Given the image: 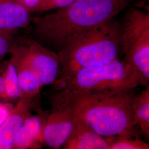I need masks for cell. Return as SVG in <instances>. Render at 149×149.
<instances>
[{
	"mask_svg": "<svg viewBox=\"0 0 149 149\" xmlns=\"http://www.w3.org/2000/svg\"><path fill=\"white\" fill-rule=\"evenodd\" d=\"M129 0H76L50 13L32 18L31 37L58 53L84 32L113 18Z\"/></svg>",
	"mask_w": 149,
	"mask_h": 149,
	"instance_id": "1",
	"label": "cell"
},
{
	"mask_svg": "<svg viewBox=\"0 0 149 149\" xmlns=\"http://www.w3.org/2000/svg\"><path fill=\"white\" fill-rule=\"evenodd\" d=\"M122 52L121 23L113 18L84 32L59 51V79L80 70L110 63Z\"/></svg>",
	"mask_w": 149,
	"mask_h": 149,
	"instance_id": "2",
	"label": "cell"
},
{
	"mask_svg": "<svg viewBox=\"0 0 149 149\" xmlns=\"http://www.w3.org/2000/svg\"><path fill=\"white\" fill-rule=\"evenodd\" d=\"M58 81L64 86L52 95V110L70 108L92 93L134 90L140 85L138 74L129 64L118 59L80 70L69 77Z\"/></svg>",
	"mask_w": 149,
	"mask_h": 149,
	"instance_id": "3",
	"label": "cell"
},
{
	"mask_svg": "<svg viewBox=\"0 0 149 149\" xmlns=\"http://www.w3.org/2000/svg\"><path fill=\"white\" fill-rule=\"evenodd\" d=\"M133 90L107 91L85 96L70 107L96 133L107 138L136 132Z\"/></svg>",
	"mask_w": 149,
	"mask_h": 149,
	"instance_id": "4",
	"label": "cell"
},
{
	"mask_svg": "<svg viewBox=\"0 0 149 149\" xmlns=\"http://www.w3.org/2000/svg\"><path fill=\"white\" fill-rule=\"evenodd\" d=\"M10 50L28 64L43 86L53 84L60 74L58 53L44 47L31 37L17 40Z\"/></svg>",
	"mask_w": 149,
	"mask_h": 149,
	"instance_id": "5",
	"label": "cell"
},
{
	"mask_svg": "<svg viewBox=\"0 0 149 149\" xmlns=\"http://www.w3.org/2000/svg\"><path fill=\"white\" fill-rule=\"evenodd\" d=\"M74 119V112L71 108L52 110L42 127L43 142L53 149L63 147L72 132Z\"/></svg>",
	"mask_w": 149,
	"mask_h": 149,
	"instance_id": "6",
	"label": "cell"
},
{
	"mask_svg": "<svg viewBox=\"0 0 149 149\" xmlns=\"http://www.w3.org/2000/svg\"><path fill=\"white\" fill-rule=\"evenodd\" d=\"M149 32V11L132 8L127 12L121 23L122 54L125 55L135 43Z\"/></svg>",
	"mask_w": 149,
	"mask_h": 149,
	"instance_id": "7",
	"label": "cell"
},
{
	"mask_svg": "<svg viewBox=\"0 0 149 149\" xmlns=\"http://www.w3.org/2000/svg\"><path fill=\"white\" fill-rule=\"evenodd\" d=\"M63 148L109 149V144L106 138L96 133L81 118L74 115L72 132L63 145Z\"/></svg>",
	"mask_w": 149,
	"mask_h": 149,
	"instance_id": "8",
	"label": "cell"
},
{
	"mask_svg": "<svg viewBox=\"0 0 149 149\" xmlns=\"http://www.w3.org/2000/svg\"><path fill=\"white\" fill-rule=\"evenodd\" d=\"M31 12L16 0H0V30L11 32L31 23Z\"/></svg>",
	"mask_w": 149,
	"mask_h": 149,
	"instance_id": "9",
	"label": "cell"
},
{
	"mask_svg": "<svg viewBox=\"0 0 149 149\" xmlns=\"http://www.w3.org/2000/svg\"><path fill=\"white\" fill-rule=\"evenodd\" d=\"M124 55L123 61L138 74L140 85H149V32L145 33Z\"/></svg>",
	"mask_w": 149,
	"mask_h": 149,
	"instance_id": "10",
	"label": "cell"
},
{
	"mask_svg": "<svg viewBox=\"0 0 149 149\" xmlns=\"http://www.w3.org/2000/svg\"><path fill=\"white\" fill-rule=\"evenodd\" d=\"M42 127L40 118L36 116L26 118L16 134L14 146L18 149L32 147L42 135Z\"/></svg>",
	"mask_w": 149,
	"mask_h": 149,
	"instance_id": "11",
	"label": "cell"
},
{
	"mask_svg": "<svg viewBox=\"0 0 149 149\" xmlns=\"http://www.w3.org/2000/svg\"><path fill=\"white\" fill-rule=\"evenodd\" d=\"M134 123L139 126L146 139L149 138V86L138 96H134L133 104Z\"/></svg>",
	"mask_w": 149,
	"mask_h": 149,
	"instance_id": "12",
	"label": "cell"
},
{
	"mask_svg": "<svg viewBox=\"0 0 149 149\" xmlns=\"http://www.w3.org/2000/svg\"><path fill=\"white\" fill-rule=\"evenodd\" d=\"M17 61L19 62L18 71V82L22 92L26 96H31L40 90L43 86L34 71L22 59L15 56Z\"/></svg>",
	"mask_w": 149,
	"mask_h": 149,
	"instance_id": "13",
	"label": "cell"
},
{
	"mask_svg": "<svg viewBox=\"0 0 149 149\" xmlns=\"http://www.w3.org/2000/svg\"><path fill=\"white\" fill-rule=\"evenodd\" d=\"M24 116L18 113L11 114L0 125V149H12L14 146L16 134L26 119Z\"/></svg>",
	"mask_w": 149,
	"mask_h": 149,
	"instance_id": "14",
	"label": "cell"
},
{
	"mask_svg": "<svg viewBox=\"0 0 149 149\" xmlns=\"http://www.w3.org/2000/svg\"><path fill=\"white\" fill-rule=\"evenodd\" d=\"M136 132L107 138L109 149H149V144L139 138Z\"/></svg>",
	"mask_w": 149,
	"mask_h": 149,
	"instance_id": "15",
	"label": "cell"
},
{
	"mask_svg": "<svg viewBox=\"0 0 149 149\" xmlns=\"http://www.w3.org/2000/svg\"><path fill=\"white\" fill-rule=\"evenodd\" d=\"M3 77L6 96L13 99L18 98L21 95V91L19 86L18 71L14 64L8 65Z\"/></svg>",
	"mask_w": 149,
	"mask_h": 149,
	"instance_id": "16",
	"label": "cell"
},
{
	"mask_svg": "<svg viewBox=\"0 0 149 149\" xmlns=\"http://www.w3.org/2000/svg\"><path fill=\"white\" fill-rule=\"evenodd\" d=\"M76 0H41L33 12L42 13L47 11L58 10L68 6Z\"/></svg>",
	"mask_w": 149,
	"mask_h": 149,
	"instance_id": "17",
	"label": "cell"
},
{
	"mask_svg": "<svg viewBox=\"0 0 149 149\" xmlns=\"http://www.w3.org/2000/svg\"><path fill=\"white\" fill-rule=\"evenodd\" d=\"M12 45L10 32L0 30V58L10 51Z\"/></svg>",
	"mask_w": 149,
	"mask_h": 149,
	"instance_id": "18",
	"label": "cell"
},
{
	"mask_svg": "<svg viewBox=\"0 0 149 149\" xmlns=\"http://www.w3.org/2000/svg\"><path fill=\"white\" fill-rule=\"evenodd\" d=\"M10 116V112L7 107L0 104V125L4 123Z\"/></svg>",
	"mask_w": 149,
	"mask_h": 149,
	"instance_id": "19",
	"label": "cell"
},
{
	"mask_svg": "<svg viewBox=\"0 0 149 149\" xmlns=\"http://www.w3.org/2000/svg\"><path fill=\"white\" fill-rule=\"evenodd\" d=\"M40 1L41 0H21L22 3L23 5L31 13Z\"/></svg>",
	"mask_w": 149,
	"mask_h": 149,
	"instance_id": "20",
	"label": "cell"
},
{
	"mask_svg": "<svg viewBox=\"0 0 149 149\" xmlns=\"http://www.w3.org/2000/svg\"><path fill=\"white\" fill-rule=\"evenodd\" d=\"M5 95H6V93L4 77L0 75V96H4Z\"/></svg>",
	"mask_w": 149,
	"mask_h": 149,
	"instance_id": "21",
	"label": "cell"
},
{
	"mask_svg": "<svg viewBox=\"0 0 149 149\" xmlns=\"http://www.w3.org/2000/svg\"><path fill=\"white\" fill-rule=\"evenodd\" d=\"M141 1H143V2H148L149 0H140Z\"/></svg>",
	"mask_w": 149,
	"mask_h": 149,
	"instance_id": "22",
	"label": "cell"
},
{
	"mask_svg": "<svg viewBox=\"0 0 149 149\" xmlns=\"http://www.w3.org/2000/svg\"><path fill=\"white\" fill-rule=\"evenodd\" d=\"M16 1H19V2H22L21 0H16Z\"/></svg>",
	"mask_w": 149,
	"mask_h": 149,
	"instance_id": "23",
	"label": "cell"
}]
</instances>
